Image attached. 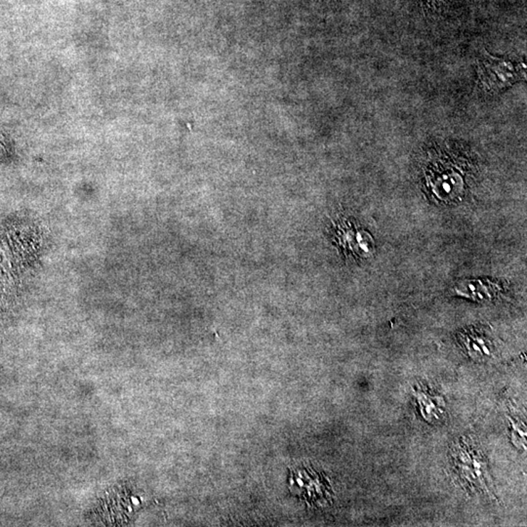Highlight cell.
Wrapping results in <instances>:
<instances>
[{
  "mask_svg": "<svg viewBox=\"0 0 527 527\" xmlns=\"http://www.w3.org/2000/svg\"><path fill=\"white\" fill-rule=\"evenodd\" d=\"M417 397L421 415L431 424H437L444 416V403L439 397L419 391L415 394Z\"/></svg>",
  "mask_w": 527,
  "mask_h": 527,
  "instance_id": "3957f363",
  "label": "cell"
},
{
  "mask_svg": "<svg viewBox=\"0 0 527 527\" xmlns=\"http://www.w3.org/2000/svg\"><path fill=\"white\" fill-rule=\"evenodd\" d=\"M469 464L468 463H459L460 467H462V470L460 469V474H462L468 481L471 482H482L484 481V476H486V464L481 462V459H479L478 456L476 457H471L469 454Z\"/></svg>",
  "mask_w": 527,
  "mask_h": 527,
  "instance_id": "277c9868",
  "label": "cell"
},
{
  "mask_svg": "<svg viewBox=\"0 0 527 527\" xmlns=\"http://www.w3.org/2000/svg\"><path fill=\"white\" fill-rule=\"evenodd\" d=\"M487 343L486 338H481V337H468L467 341H466V347L470 353L471 357L474 355L476 357H486V355H490L489 348L487 347Z\"/></svg>",
  "mask_w": 527,
  "mask_h": 527,
  "instance_id": "5b68a950",
  "label": "cell"
},
{
  "mask_svg": "<svg viewBox=\"0 0 527 527\" xmlns=\"http://www.w3.org/2000/svg\"><path fill=\"white\" fill-rule=\"evenodd\" d=\"M512 425L513 437V439H516L515 444L526 445V431L523 432V429H524L523 426L521 425V424L516 423H516L515 422H513Z\"/></svg>",
  "mask_w": 527,
  "mask_h": 527,
  "instance_id": "8992f818",
  "label": "cell"
},
{
  "mask_svg": "<svg viewBox=\"0 0 527 527\" xmlns=\"http://www.w3.org/2000/svg\"><path fill=\"white\" fill-rule=\"evenodd\" d=\"M456 292L460 296L470 298L476 301H486L494 299L495 295L500 290L499 284L489 281H462L456 286Z\"/></svg>",
  "mask_w": 527,
  "mask_h": 527,
  "instance_id": "7a4b0ae2",
  "label": "cell"
},
{
  "mask_svg": "<svg viewBox=\"0 0 527 527\" xmlns=\"http://www.w3.org/2000/svg\"><path fill=\"white\" fill-rule=\"evenodd\" d=\"M479 78L487 90L498 91L515 83L523 73L508 61L496 59L489 55L479 62Z\"/></svg>",
  "mask_w": 527,
  "mask_h": 527,
  "instance_id": "6da1fadb",
  "label": "cell"
}]
</instances>
